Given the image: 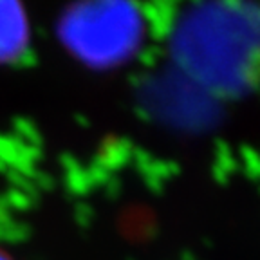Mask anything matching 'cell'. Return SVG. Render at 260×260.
<instances>
[{"instance_id": "6da1fadb", "label": "cell", "mask_w": 260, "mask_h": 260, "mask_svg": "<svg viewBox=\"0 0 260 260\" xmlns=\"http://www.w3.org/2000/svg\"><path fill=\"white\" fill-rule=\"evenodd\" d=\"M27 42V20L16 4H0V60L15 58Z\"/></svg>"}, {"instance_id": "7a4b0ae2", "label": "cell", "mask_w": 260, "mask_h": 260, "mask_svg": "<svg viewBox=\"0 0 260 260\" xmlns=\"http://www.w3.org/2000/svg\"><path fill=\"white\" fill-rule=\"evenodd\" d=\"M0 260H9V258H8V256L4 255V253H0Z\"/></svg>"}]
</instances>
